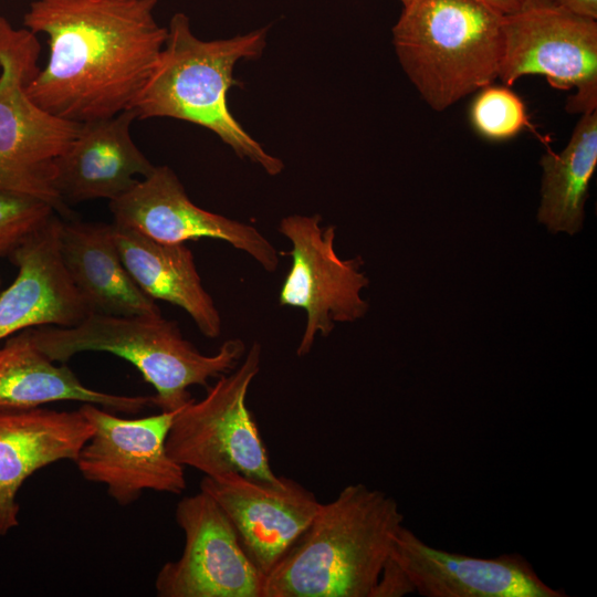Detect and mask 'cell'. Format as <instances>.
Returning a JSON list of instances; mask_svg holds the SVG:
<instances>
[{
  "instance_id": "obj_11",
  "label": "cell",
  "mask_w": 597,
  "mask_h": 597,
  "mask_svg": "<svg viewBox=\"0 0 597 597\" xmlns=\"http://www.w3.org/2000/svg\"><path fill=\"white\" fill-rule=\"evenodd\" d=\"M176 522L185 534L181 556L159 569L160 597H262L264 576L243 549L217 502L206 492L182 498Z\"/></svg>"
},
{
  "instance_id": "obj_6",
  "label": "cell",
  "mask_w": 597,
  "mask_h": 597,
  "mask_svg": "<svg viewBox=\"0 0 597 597\" xmlns=\"http://www.w3.org/2000/svg\"><path fill=\"white\" fill-rule=\"evenodd\" d=\"M40 52L35 33L0 15V191L40 198L70 219L54 188V163L81 124L48 114L28 96Z\"/></svg>"
},
{
  "instance_id": "obj_7",
  "label": "cell",
  "mask_w": 597,
  "mask_h": 597,
  "mask_svg": "<svg viewBox=\"0 0 597 597\" xmlns=\"http://www.w3.org/2000/svg\"><path fill=\"white\" fill-rule=\"evenodd\" d=\"M243 357L201 400L192 399L176 412L166 449L172 460L206 476L238 472L273 481L277 475L247 406L250 385L260 370V344L253 343Z\"/></svg>"
},
{
  "instance_id": "obj_3",
  "label": "cell",
  "mask_w": 597,
  "mask_h": 597,
  "mask_svg": "<svg viewBox=\"0 0 597 597\" xmlns=\"http://www.w3.org/2000/svg\"><path fill=\"white\" fill-rule=\"evenodd\" d=\"M266 33V29H258L229 39L202 40L195 35L185 13H175L158 61L130 109L137 119L167 117L199 125L240 158L271 176L279 175L282 160L240 125L228 104V93L237 83L235 65L262 55Z\"/></svg>"
},
{
  "instance_id": "obj_26",
  "label": "cell",
  "mask_w": 597,
  "mask_h": 597,
  "mask_svg": "<svg viewBox=\"0 0 597 597\" xmlns=\"http://www.w3.org/2000/svg\"><path fill=\"white\" fill-rule=\"evenodd\" d=\"M402 4L407 3L409 0H399Z\"/></svg>"
},
{
  "instance_id": "obj_9",
  "label": "cell",
  "mask_w": 597,
  "mask_h": 597,
  "mask_svg": "<svg viewBox=\"0 0 597 597\" xmlns=\"http://www.w3.org/2000/svg\"><path fill=\"white\" fill-rule=\"evenodd\" d=\"M321 221L318 214H291L279 224L280 233L292 244V263L279 302L281 306L302 308L306 314L297 356L307 355L317 335L327 337L335 323L354 322L368 311V303L360 297V291L369 283L359 271L362 258H338L336 228H322Z\"/></svg>"
},
{
  "instance_id": "obj_14",
  "label": "cell",
  "mask_w": 597,
  "mask_h": 597,
  "mask_svg": "<svg viewBox=\"0 0 597 597\" xmlns=\"http://www.w3.org/2000/svg\"><path fill=\"white\" fill-rule=\"evenodd\" d=\"M412 593L425 597H563L521 556L480 558L434 548L404 525L390 554Z\"/></svg>"
},
{
  "instance_id": "obj_8",
  "label": "cell",
  "mask_w": 597,
  "mask_h": 597,
  "mask_svg": "<svg viewBox=\"0 0 597 597\" xmlns=\"http://www.w3.org/2000/svg\"><path fill=\"white\" fill-rule=\"evenodd\" d=\"M542 75L558 90L576 87L566 111H597V21L570 13L553 0H536L504 15L498 78L506 86Z\"/></svg>"
},
{
  "instance_id": "obj_18",
  "label": "cell",
  "mask_w": 597,
  "mask_h": 597,
  "mask_svg": "<svg viewBox=\"0 0 597 597\" xmlns=\"http://www.w3.org/2000/svg\"><path fill=\"white\" fill-rule=\"evenodd\" d=\"M63 265L93 313L116 316L161 315L126 270L113 235V223L61 220Z\"/></svg>"
},
{
  "instance_id": "obj_5",
  "label": "cell",
  "mask_w": 597,
  "mask_h": 597,
  "mask_svg": "<svg viewBox=\"0 0 597 597\" xmlns=\"http://www.w3.org/2000/svg\"><path fill=\"white\" fill-rule=\"evenodd\" d=\"M36 347L51 360L65 364L83 352H105L132 363L156 394L160 411H177L193 398L188 388L234 369L245 354L239 338L223 342L213 355L200 353L176 322L155 316L92 313L72 327L29 328Z\"/></svg>"
},
{
  "instance_id": "obj_24",
  "label": "cell",
  "mask_w": 597,
  "mask_h": 597,
  "mask_svg": "<svg viewBox=\"0 0 597 597\" xmlns=\"http://www.w3.org/2000/svg\"><path fill=\"white\" fill-rule=\"evenodd\" d=\"M553 2L570 13L597 20V0H553Z\"/></svg>"
},
{
  "instance_id": "obj_15",
  "label": "cell",
  "mask_w": 597,
  "mask_h": 597,
  "mask_svg": "<svg viewBox=\"0 0 597 597\" xmlns=\"http://www.w3.org/2000/svg\"><path fill=\"white\" fill-rule=\"evenodd\" d=\"M61 220L54 213L8 258L18 274L0 292V341L32 327H72L93 313L63 265Z\"/></svg>"
},
{
  "instance_id": "obj_4",
  "label": "cell",
  "mask_w": 597,
  "mask_h": 597,
  "mask_svg": "<svg viewBox=\"0 0 597 597\" xmlns=\"http://www.w3.org/2000/svg\"><path fill=\"white\" fill-rule=\"evenodd\" d=\"M504 14L478 0H409L392 44L422 100L442 112L499 76Z\"/></svg>"
},
{
  "instance_id": "obj_23",
  "label": "cell",
  "mask_w": 597,
  "mask_h": 597,
  "mask_svg": "<svg viewBox=\"0 0 597 597\" xmlns=\"http://www.w3.org/2000/svg\"><path fill=\"white\" fill-rule=\"evenodd\" d=\"M54 213V208L40 198L0 191V256L9 258Z\"/></svg>"
},
{
  "instance_id": "obj_17",
  "label": "cell",
  "mask_w": 597,
  "mask_h": 597,
  "mask_svg": "<svg viewBox=\"0 0 597 597\" xmlns=\"http://www.w3.org/2000/svg\"><path fill=\"white\" fill-rule=\"evenodd\" d=\"M92 433L80 409L0 410V535L19 523L17 494L23 482L51 463L74 461Z\"/></svg>"
},
{
  "instance_id": "obj_19",
  "label": "cell",
  "mask_w": 597,
  "mask_h": 597,
  "mask_svg": "<svg viewBox=\"0 0 597 597\" xmlns=\"http://www.w3.org/2000/svg\"><path fill=\"white\" fill-rule=\"evenodd\" d=\"M113 235L126 270L146 295L182 308L203 336H220V313L202 285L188 247L160 242L114 222Z\"/></svg>"
},
{
  "instance_id": "obj_13",
  "label": "cell",
  "mask_w": 597,
  "mask_h": 597,
  "mask_svg": "<svg viewBox=\"0 0 597 597\" xmlns=\"http://www.w3.org/2000/svg\"><path fill=\"white\" fill-rule=\"evenodd\" d=\"M109 210L115 224L160 242L221 240L248 253L268 272L279 265L276 249L256 228L196 206L168 166H155L128 192L109 201Z\"/></svg>"
},
{
  "instance_id": "obj_2",
  "label": "cell",
  "mask_w": 597,
  "mask_h": 597,
  "mask_svg": "<svg viewBox=\"0 0 597 597\" xmlns=\"http://www.w3.org/2000/svg\"><path fill=\"white\" fill-rule=\"evenodd\" d=\"M402 525L392 496L345 486L264 577L262 597H374Z\"/></svg>"
},
{
  "instance_id": "obj_12",
  "label": "cell",
  "mask_w": 597,
  "mask_h": 597,
  "mask_svg": "<svg viewBox=\"0 0 597 597\" xmlns=\"http://www.w3.org/2000/svg\"><path fill=\"white\" fill-rule=\"evenodd\" d=\"M200 490L221 507L249 558L265 577L307 530L322 503L293 479L268 481L230 472Z\"/></svg>"
},
{
  "instance_id": "obj_25",
  "label": "cell",
  "mask_w": 597,
  "mask_h": 597,
  "mask_svg": "<svg viewBox=\"0 0 597 597\" xmlns=\"http://www.w3.org/2000/svg\"><path fill=\"white\" fill-rule=\"evenodd\" d=\"M504 15L515 13L536 0H478Z\"/></svg>"
},
{
  "instance_id": "obj_27",
  "label": "cell",
  "mask_w": 597,
  "mask_h": 597,
  "mask_svg": "<svg viewBox=\"0 0 597 597\" xmlns=\"http://www.w3.org/2000/svg\"><path fill=\"white\" fill-rule=\"evenodd\" d=\"M0 289H1V274H0Z\"/></svg>"
},
{
  "instance_id": "obj_20",
  "label": "cell",
  "mask_w": 597,
  "mask_h": 597,
  "mask_svg": "<svg viewBox=\"0 0 597 597\" xmlns=\"http://www.w3.org/2000/svg\"><path fill=\"white\" fill-rule=\"evenodd\" d=\"M69 400L128 415L153 405V396H122L86 387L71 368L56 365L36 347L29 328L8 337L0 347V410Z\"/></svg>"
},
{
  "instance_id": "obj_21",
  "label": "cell",
  "mask_w": 597,
  "mask_h": 597,
  "mask_svg": "<svg viewBox=\"0 0 597 597\" xmlns=\"http://www.w3.org/2000/svg\"><path fill=\"white\" fill-rule=\"evenodd\" d=\"M537 219L553 232L573 235L583 228L588 186L597 165V111L582 114L565 148L547 150Z\"/></svg>"
},
{
  "instance_id": "obj_1",
  "label": "cell",
  "mask_w": 597,
  "mask_h": 597,
  "mask_svg": "<svg viewBox=\"0 0 597 597\" xmlns=\"http://www.w3.org/2000/svg\"><path fill=\"white\" fill-rule=\"evenodd\" d=\"M158 0H34L23 25L48 39L49 56L27 86L48 114L85 123L126 109L153 72L167 39Z\"/></svg>"
},
{
  "instance_id": "obj_10",
  "label": "cell",
  "mask_w": 597,
  "mask_h": 597,
  "mask_svg": "<svg viewBox=\"0 0 597 597\" xmlns=\"http://www.w3.org/2000/svg\"><path fill=\"white\" fill-rule=\"evenodd\" d=\"M78 409L93 426L74 460L85 480L105 484L108 495L123 506L144 490L180 494L186 489L185 467L166 449L178 410L127 419L95 404L84 402Z\"/></svg>"
},
{
  "instance_id": "obj_22",
  "label": "cell",
  "mask_w": 597,
  "mask_h": 597,
  "mask_svg": "<svg viewBox=\"0 0 597 597\" xmlns=\"http://www.w3.org/2000/svg\"><path fill=\"white\" fill-rule=\"evenodd\" d=\"M470 121L476 133L490 140L512 138L528 125L522 100L506 86L491 84L478 91Z\"/></svg>"
},
{
  "instance_id": "obj_16",
  "label": "cell",
  "mask_w": 597,
  "mask_h": 597,
  "mask_svg": "<svg viewBox=\"0 0 597 597\" xmlns=\"http://www.w3.org/2000/svg\"><path fill=\"white\" fill-rule=\"evenodd\" d=\"M137 119L132 109L85 122L54 163V188L62 201L80 203L95 199L116 200L128 192L155 166L138 148L130 127Z\"/></svg>"
}]
</instances>
